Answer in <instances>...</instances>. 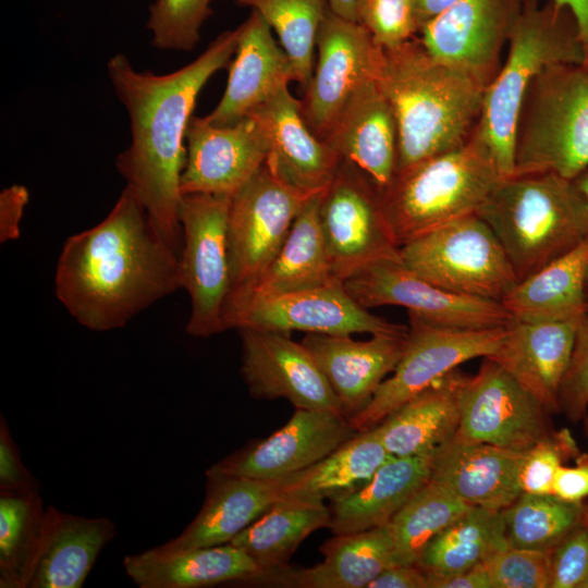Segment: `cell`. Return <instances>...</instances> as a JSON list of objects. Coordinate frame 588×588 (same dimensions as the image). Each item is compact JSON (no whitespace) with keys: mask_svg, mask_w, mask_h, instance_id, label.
I'll list each match as a JSON object with an SVG mask.
<instances>
[{"mask_svg":"<svg viewBox=\"0 0 588 588\" xmlns=\"http://www.w3.org/2000/svg\"><path fill=\"white\" fill-rule=\"evenodd\" d=\"M238 34V27L221 33L197 59L169 74L137 71L121 53L107 64L114 93L131 121V144L118 155L117 169L179 255L186 128L200 90L234 56Z\"/></svg>","mask_w":588,"mask_h":588,"instance_id":"obj_1","label":"cell"},{"mask_svg":"<svg viewBox=\"0 0 588 588\" xmlns=\"http://www.w3.org/2000/svg\"><path fill=\"white\" fill-rule=\"evenodd\" d=\"M179 289L180 255L127 186L102 221L66 238L57 262V298L91 331L120 329Z\"/></svg>","mask_w":588,"mask_h":588,"instance_id":"obj_2","label":"cell"},{"mask_svg":"<svg viewBox=\"0 0 588 588\" xmlns=\"http://www.w3.org/2000/svg\"><path fill=\"white\" fill-rule=\"evenodd\" d=\"M377 83L397 127L396 172L460 148L474 135L488 85L434 59L419 38L389 49Z\"/></svg>","mask_w":588,"mask_h":588,"instance_id":"obj_3","label":"cell"},{"mask_svg":"<svg viewBox=\"0 0 588 588\" xmlns=\"http://www.w3.org/2000/svg\"><path fill=\"white\" fill-rule=\"evenodd\" d=\"M506 60L488 85L475 134L491 151L502 177L515 169V139L526 91L536 76L556 63L587 64L572 12L552 1L526 9L509 39Z\"/></svg>","mask_w":588,"mask_h":588,"instance_id":"obj_4","label":"cell"},{"mask_svg":"<svg viewBox=\"0 0 588 588\" xmlns=\"http://www.w3.org/2000/svg\"><path fill=\"white\" fill-rule=\"evenodd\" d=\"M476 215L498 237L518 280L585 240L571 182L553 173L501 177Z\"/></svg>","mask_w":588,"mask_h":588,"instance_id":"obj_5","label":"cell"},{"mask_svg":"<svg viewBox=\"0 0 588 588\" xmlns=\"http://www.w3.org/2000/svg\"><path fill=\"white\" fill-rule=\"evenodd\" d=\"M501 177L475 133L460 148L396 172L380 196L399 245L476 213Z\"/></svg>","mask_w":588,"mask_h":588,"instance_id":"obj_6","label":"cell"},{"mask_svg":"<svg viewBox=\"0 0 588 588\" xmlns=\"http://www.w3.org/2000/svg\"><path fill=\"white\" fill-rule=\"evenodd\" d=\"M587 168L588 65L552 64L524 97L513 175L553 173L572 180Z\"/></svg>","mask_w":588,"mask_h":588,"instance_id":"obj_7","label":"cell"},{"mask_svg":"<svg viewBox=\"0 0 588 588\" xmlns=\"http://www.w3.org/2000/svg\"><path fill=\"white\" fill-rule=\"evenodd\" d=\"M400 259L422 279L469 297L501 303L519 281L498 237L476 213L404 243Z\"/></svg>","mask_w":588,"mask_h":588,"instance_id":"obj_8","label":"cell"},{"mask_svg":"<svg viewBox=\"0 0 588 588\" xmlns=\"http://www.w3.org/2000/svg\"><path fill=\"white\" fill-rule=\"evenodd\" d=\"M443 378L458 408V426L452 438L456 442L525 452L555 432L551 413L489 357H483L474 376L454 369Z\"/></svg>","mask_w":588,"mask_h":588,"instance_id":"obj_9","label":"cell"},{"mask_svg":"<svg viewBox=\"0 0 588 588\" xmlns=\"http://www.w3.org/2000/svg\"><path fill=\"white\" fill-rule=\"evenodd\" d=\"M231 198L184 194L180 200L182 289L191 298L186 332L195 338H209L226 330L224 308L231 290L228 243Z\"/></svg>","mask_w":588,"mask_h":588,"instance_id":"obj_10","label":"cell"},{"mask_svg":"<svg viewBox=\"0 0 588 588\" xmlns=\"http://www.w3.org/2000/svg\"><path fill=\"white\" fill-rule=\"evenodd\" d=\"M319 219L335 282L344 283L372 264L400 259L380 191L346 160L341 159L322 194Z\"/></svg>","mask_w":588,"mask_h":588,"instance_id":"obj_11","label":"cell"},{"mask_svg":"<svg viewBox=\"0 0 588 588\" xmlns=\"http://www.w3.org/2000/svg\"><path fill=\"white\" fill-rule=\"evenodd\" d=\"M507 327L461 330L409 317L406 346L392 376L383 380L368 405L350 419L351 425L357 432L372 429L464 362L491 356Z\"/></svg>","mask_w":588,"mask_h":588,"instance_id":"obj_12","label":"cell"},{"mask_svg":"<svg viewBox=\"0 0 588 588\" xmlns=\"http://www.w3.org/2000/svg\"><path fill=\"white\" fill-rule=\"evenodd\" d=\"M311 196L285 182L266 160L231 198L228 220L231 290L226 302L246 291L271 262Z\"/></svg>","mask_w":588,"mask_h":588,"instance_id":"obj_13","label":"cell"},{"mask_svg":"<svg viewBox=\"0 0 588 588\" xmlns=\"http://www.w3.org/2000/svg\"><path fill=\"white\" fill-rule=\"evenodd\" d=\"M318 58L304 89L301 112L309 130L326 140L342 111L369 81L377 79L383 59L369 30L328 7L319 27Z\"/></svg>","mask_w":588,"mask_h":588,"instance_id":"obj_14","label":"cell"},{"mask_svg":"<svg viewBox=\"0 0 588 588\" xmlns=\"http://www.w3.org/2000/svg\"><path fill=\"white\" fill-rule=\"evenodd\" d=\"M343 284L365 308L401 306L408 317L432 326L483 330L507 327L514 321L500 302L446 291L417 275L401 259L372 264Z\"/></svg>","mask_w":588,"mask_h":588,"instance_id":"obj_15","label":"cell"},{"mask_svg":"<svg viewBox=\"0 0 588 588\" xmlns=\"http://www.w3.org/2000/svg\"><path fill=\"white\" fill-rule=\"evenodd\" d=\"M226 329L352 335L406 334L408 326L390 322L357 303L343 283L248 301L224 315Z\"/></svg>","mask_w":588,"mask_h":588,"instance_id":"obj_16","label":"cell"},{"mask_svg":"<svg viewBox=\"0 0 588 588\" xmlns=\"http://www.w3.org/2000/svg\"><path fill=\"white\" fill-rule=\"evenodd\" d=\"M537 0H458L419 28L437 60L461 68L489 85L501 68L503 46L519 17Z\"/></svg>","mask_w":588,"mask_h":588,"instance_id":"obj_17","label":"cell"},{"mask_svg":"<svg viewBox=\"0 0 588 588\" xmlns=\"http://www.w3.org/2000/svg\"><path fill=\"white\" fill-rule=\"evenodd\" d=\"M241 375L256 399H285L295 408L343 414L341 404L303 343L291 333L241 328Z\"/></svg>","mask_w":588,"mask_h":588,"instance_id":"obj_18","label":"cell"},{"mask_svg":"<svg viewBox=\"0 0 588 588\" xmlns=\"http://www.w3.org/2000/svg\"><path fill=\"white\" fill-rule=\"evenodd\" d=\"M185 144V166L180 180L182 195L233 197L261 169L269 155L265 130L253 114L225 126L192 115Z\"/></svg>","mask_w":588,"mask_h":588,"instance_id":"obj_19","label":"cell"},{"mask_svg":"<svg viewBox=\"0 0 588 588\" xmlns=\"http://www.w3.org/2000/svg\"><path fill=\"white\" fill-rule=\"evenodd\" d=\"M356 433L341 413L296 408L271 436L229 454L207 470L260 480L282 479L315 465Z\"/></svg>","mask_w":588,"mask_h":588,"instance_id":"obj_20","label":"cell"},{"mask_svg":"<svg viewBox=\"0 0 588 588\" xmlns=\"http://www.w3.org/2000/svg\"><path fill=\"white\" fill-rule=\"evenodd\" d=\"M253 114L262 125L268 144L267 163L285 182L309 194L327 189L341 162L340 156L305 123L301 101L282 87Z\"/></svg>","mask_w":588,"mask_h":588,"instance_id":"obj_21","label":"cell"},{"mask_svg":"<svg viewBox=\"0 0 588 588\" xmlns=\"http://www.w3.org/2000/svg\"><path fill=\"white\" fill-rule=\"evenodd\" d=\"M238 28L225 90L216 108L204 117L208 123L217 126L238 122L296 79L289 57L275 42L272 28L257 11L252 10Z\"/></svg>","mask_w":588,"mask_h":588,"instance_id":"obj_22","label":"cell"},{"mask_svg":"<svg viewBox=\"0 0 588 588\" xmlns=\"http://www.w3.org/2000/svg\"><path fill=\"white\" fill-rule=\"evenodd\" d=\"M407 333L375 334L367 341L307 333L302 343L315 357L350 420L368 405L385 376L396 367Z\"/></svg>","mask_w":588,"mask_h":588,"instance_id":"obj_23","label":"cell"},{"mask_svg":"<svg viewBox=\"0 0 588 588\" xmlns=\"http://www.w3.org/2000/svg\"><path fill=\"white\" fill-rule=\"evenodd\" d=\"M578 319L513 321L489 356L550 413L560 412L559 393L567 371Z\"/></svg>","mask_w":588,"mask_h":588,"instance_id":"obj_24","label":"cell"},{"mask_svg":"<svg viewBox=\"0 0 588 588\" xmlns=\"http://www.w3.org/2000/svg\"><path fill=\"white\" fill-rule=\"evenodd\" d=\"M206 495L191 524L157 547L180 551L229 543L282 498L283 479L260 480L206 470Z\"/></svg>","mask_w":588,"mask_h":588,"instance_id":"obj_25","label":"cell"},{"mask_svg":"<svg viewBox=\"0 0 588 588\" xmlns=\"http://www.w3.org/2000/svg\"><path fill=\"white\" fill-rule=\"evenodd\" d=\"M319 551L322 562L303 568L285 565L262 573L250 585L294 588H367L385 568L394 565L390 524L368 530L333 535Z\"/></svg>","mask_w":588,"mask_h":588,"instance_id":"obj_26","label":"cell"},{"mask_svg":"<svg viewBox=\"0 0 588 588\" xmlns=\"http://www.w3.org/2000/svg\"><path fill=\"white\" fill-rule=\"evenodd\" d=\"M326 142L362 170L382 192L397 164V127L377 79L363 85L348 101Z\"/></svg>","mask_w":588,"mask_h":588,"instance_id":"obj_27","label":"cell"},{"mask_svg":"<svg viewBox=\"0 0 588 588\" xmlns=\"http://www.w3.org/2000/svg\"><path fill=\"white\" fill-rule=\"evenodd\" d=\"M524 452L450 440L431 457L429 479L470 506L502 511L522 493L517 471Z\"/></svg>","mask_w":588,"mask_h":588,"instance_id":"obj_28","label":"cell"},{"mask_svg":"<svg viewBox=\"0 0 588 588\" xmlns=\"http://www.w3.org/2000/svg\"><path fill=\"white\" fill-rule=\"evenodd\" d=\"M115 534L108 517H84L47 506L26 588H81Z\"/></svg>","mask_w":588,"mask_h":588,"instance_id":"obj_29","label":"cell"},{"mask_svg":"<svg viewBox=\"0 0 588 588\" xmlns=\"http://www.w3.org/2000/svg\"><path fill=\"white\" fill-rule=\"evenodd\" d=\"M123 567L140 588L249 585L264 573L247 553L230 543L180 551H162L155 547L126 555Z\"/></svg>","mask_w":588,"mask_h":588,"instance_id":"obj_30","label":"cell"},{"mask_svg":"<svg viewBox=\"0 0 588 588\" xmlns=\"http://www.w3.org/2000/svg\"><path fill=\"white\" fill-rule=\"evenodd\" d=\"M323 192L305 203L280 250L246 291L226 302L224 315L248 301L335 282L319 219Z\"/></svg>","mask_w":588,"mask_h":588,"instance_id":"obj_31","label":"cell"},{"mask_svg":"<svg viewBox=\"0 0 588 588\" xmlns=\"http://www.w3.org/2000/svg\"><path fill=\"white\" fill-rule=\"evenodd\" d=\"M431 457H390L360 489L331 502L328 528L343 535L389 524L429 480Z\"/></svg>","mask_w":588,"mask_h":588,"instance_id":"obj_32","label":"cell"},{"mask_svg":"<svg viewBox=\"0 0 588 588\" xmlns=\"http://www.w3.org/2000/svg\"><path fill=\"white\" fill-rule=\"evenodd\" d=\"M588 238L518 281L501 304L515 321L578 319L588 299L585 273Z\"/></svg>","mask_w":588,"mask_h":588,"instance_id":"obj_33","label":"cell"},{"mask_svg":"<svg viewBox=\"0 0 588 588\" xmlns=\"http://www.w3.org/2000/svg\"><path fill=\"white\" fill-rule=\"evenodd\" d=\"M460 414L444 378L397 407L375 427L391 456L431 455L450 441Z\"/></svg>","mask_w":588,"mask_h":588,"instance_id":"obj_34","label":"cell"},{"mask_svg":"<svg viewBox=\"0 0 588 588\" xmlns=\"http://www.w3.org/2000/svg\"><path fill=\"white\" fill-rule=\"evenodd\" d=\"M390 457L375 428L357 432L315 465L285 477L281 499H342L366 485Z\"/></svg>","mask_w":588,"mask_h":588,"instance_id":"obj_35","label":"cell"},{"mask_svg":"<svg viewBox=\"0 0 588 588\" xmlns=\"http://www.w3.org/2000/svg\"><path fill=\"white\" fill-rule=\"evenodd\" d=\"M329 522L330 507L323 501L281 499L229 543L265 573L287 565L298 546Z\"/></svg>","mask_w":588,"mask_h":588,"instance_id":"obj_36","label":"cell"},{"mask_svg":"<svg viewBox=\"0 0 588 588\" xmlns=\"http://www.w3.org/2000/svg\"><path fill=\"white\" fill-rule=\"evenodd\" d=\"M505 547L501 511L471 506L430 541L417 565L427 577H448Z\"/></svg>","mask_w":588,"mask_h":588,"instance_id":"obj_37","label":"cell"},{"mask_svg":"<svg viewBox=\"0 0 588 588\" xmlns=\"http://www.w3.org/2000/svg\"><path fill=\"white\" fill-rule=\"evenodd\" d=\"M471 506L429 479L393 516L394 564H417L430 541Z\"/></svg>","mask_w":588,"mask_h":588,"instance_id":"obj_38","label":"cell"},{"mask_svg":"<svg viewBox=\"0 0 588 588\" xmlns=\"http://www.w3.org/2000/svg\"><path fill=\"white\" fill-rule=\"evenodd\" d=\"M586 507L553 494L522 492L501 511L507 546L552 551L584 522Z\"/></svg>","mask_w":588,"mask_h":588,"instance_id":"obj_39","label":"cell"},{"mask_svg":"<svg viewBox=\"0 0 588 588\" xmlns=\"http://www.w3.org/2000/svg\"><path fill=\"white\" fill-rule=\"evenodd\" d=\"M39 490L0 491V587L26 588L42 532Z\"/></svg>","mask_w":588,"mask_h":588,"instance_id":"obj_40","label":"cell"},{"mask_svg":"<svg viewBox=\"0 0 588 588\" xmlns=\"http://www.w3.org/2000/svg\"><path fill=\"white\" fill-rule=\"evenodd\" d=\"M257 11L273 28L289 57L295 82L305 89L314 72V51L327 0H236Z\"/></svg>","mask_w":588,"mask_h":588,"instance_id":"obj_41","label":"cell"},{"mask_svg":"<svg viewBox=\"0 0 588 588\" xmlns=\"http://www.w3.org/2000/svg\"><path fill=\"white\" fill-rule=\"evenodd\" d=\"M210 1L155 0L146 25L152 46L160 50H193L203 23L212 13Z\"/></svg>","mask_w":588,"mask_h":588,"instance_id":"obj_42","label":"cell"},{"mask_svg":"<svg viewBox=\"0 0 588 588\" xmlns=\"http://www.w3.org/2000/svg\"><path fill=\"white\" fill-rule=\"evenodd\" d=\"M482 565L491 588H549L550 552L505 547Z\"/></svg>","mask_w":588,"mask_h":588,"instance_id":"obj_43","label":"cell"},{"mask_svg":"<svg viewBox=\"0 0 588 588\" xmlns=\"http://www.w3.org/2000/svg\"><path fill=\"white\" fill-rule=\"evenodd\" d=\"M576 452L566 431L554 432L525 451L517 471L522 492L552 494V483L563 461Z\"/></svg>","mask_w":588,"mask_h":588,"instance_id":"obj_44","label":"cell"},{"mask_svg":"<svg viewBox=\"0 0 588 588\" xmlns=\"http://www.w3.org/2000/svg\"><path fill=\"white\" fill-rule=\"evenodd\" d=\"M360 23L384 49L409 40L419 30L413 0H362Z\"/></svg>","mask_w":588,"mask_h":588,"instance_id":"obj_45","label":"cell"},{"mask_svg":"<svg viewBox=\"0 0 588 588\" xmlns=\"http://www.w3.org/2000/svg\"><path fill=\"white\" fill-rule=\"evenodd\" d=\"M560 412L578 421L588 408V305L579 318L571 362L559 393Z\"/></svg>","mask_w":588,"mask_h":588,"instance_id":"obj_46","label":"cell"},{"mask_svg":"<svg viewBox=\"0 0 588 588\" xmlns=\"http://www.w3.org/2000/svg\"><path fill=\"white\" fill-rule=\"evenodd\" d=\"M549 588H583L588 580V529L584 522L550 551Z\"/></svg>","mask_w":588,"mask_h":588,"instance_id":"obj_47","label":"cell"},{"mask_svg":"<svg viewBox=\"0 0 588 588\" xmlns=\"http://www.w3.org/2000/svg\"><path fill=\"white\" fill-rule=\"evenodd\" d=\"M39 485L22 462L19 448L14 442L7 419L0 418V491H33Z\"/></svg>","mask_w":588,"mask_h":588,"instance_id":"obj_48","label":"cell"},{"mask_svg":"<svg viewBox=\"0 0 588 588\" xmlns=\"http://www.w3.org/2000/svg\"><path fill=\"white\" fill-rule=\"evenodd\" d=\"M28 201V191L22 185H12L0 194V241L16 240L20 222Z\"/></svg>","mask_w":588,"mask_h":588,"instance_id":"obj_49","label":"cell"},{"mask_svg":"<svg viewBox=\"0 0 588 588\" xmlns=\"http://www.w3.org/2000/svg\"><path fill=\"white\" fill-rule=\"evenodd\" d=\"M552 494L568 502L580 503L588 497V456L583 455L576 466H560L552 483Z\"/></svg>","mask_w":588,"mask_h":588,"instance_id":"obj_50","label":"cell"},{"mask_svg":"<svg viewBox=\"0 0 588 588\" xmlns=\"http://www.w3.org/2000/svg\"><path fill=\"white\" fill-rule=\"evenodd\" d=\"M367 588H428V581L417 564H394L372 579Z\"/></svg>","mask_w":588,"mask_h":588,"instance_id":"obj_51","label":"cell"},{"mask_svg":"<svg viewBox=\"0 0 588 588\" xmlns=\"http://www.w3.org/2000/svg\"><path fill=\"white\" fill-rule=\"evenodd\" d=\"M428 588H491L482 563L448 577H427Z\"/></svg>","mask_w":588,"mask_h":588,"instance_id":"obj_52","label":"cell"},{"mask_svg":"<svg viewBox=\"0 0 588 588\" xmlns=\"http://www.w3.org/2000/svg\"><path fill=\"white\" fill-rule=\"evenodd\" d=\"M552 2L556 7L568 9L572 12L588 62V0H552Z\"/></svg>","mask_w":588,"mask_h":588,"instance_id":"obj_53","label":"cell"},{"mask_svg":"<svg viewBox=\"0 0 588 588\" xmlns=\"http://www.w3.org/2000/svg\"><path fill=\"white\" fill-rule=\"evenodd\" d=\"M585 234L588 238V168L569 180Z\"/></svg>","mask_w":588,"mask_h":588,"instance_id":"obj_54","label":"cell"},{"mask_svg":"<svg viewBox=\"0 0 588 588\" xmlns=\"http://www.w3.org/2000/svg\"><path fill=\"white\" fill-rule=\"evenodd\" d=\"M458 0H413L414 10L418 26L437 17ZM419 32V30H418Z\"/></svg>","mask_w":588,"mask_h":588,"instance_id":"obj_55","label":"cell"},{"mask_svg":"<svg viewBox=\"0 0 588 588\" xmlns=\"http://www.w3.org/2000/svg\"><path fill=\"white\" fill-rule=\"evenodd\" d=\"M330 10L339 16L360 23L362 0H327Z\"/></svg>","mask_w":588,"mask_h":588,"instance_id":"obj_56","label":"cell"},{"mask_svg":"<svg viewBox=\"0 0 588 588\" xmlns=\"http://www.w3.org/2000/svg\"><path fill=\"white\" fill-rule=\"evenodd\" d=\"M585 289H586V295L588 299V264H587L586 273H585Z\"/></svg>","mask_w":588,"mask_h":588,"instance_id":"obj_57","label":"cell"},{"mask_svg":"<svg viewBox=\"0 0 588 588\" xmlns=\"http://www.w3.org/2000/svg\"><path fill=\"white\" fill-rule=\"evenodd\" d=\"M584 524L588 529V509H586V512H585Z\"/></svg>","mask_w":588,"mask_h":588,"instance_id":"obj_58","label":"cell"},{"mask_svg":"<svg viewBox=\"0 0 588 588\" xmlns=\"http://www.w3.org/2000/svg\"><path fill=\"white\" fill-rule=\"evenodd\" d=\"M587 409H588V408H587ZM586 427H587V437H588V414H587ZM587 456H588V454H587Z\"/></svg>","mask_w":588,"mask_h":588,"instance_id":"obj_59","label":"cell"},{"mask_svg":"<svg viewBox=\"0 0 588 588\" xmlns=\"http://www.w3.org/2000/svg\"><path fill=\"white\" fill-rule=\"evenodd\" d=\"M583 588H588V580L585 583Z\"/></svg>","mask_w":588,"mask_h":588,"instance_id":"obj_60","label":"cell"}]
</instances>
